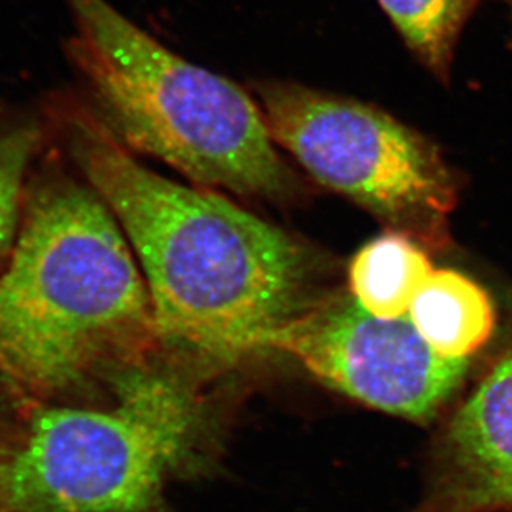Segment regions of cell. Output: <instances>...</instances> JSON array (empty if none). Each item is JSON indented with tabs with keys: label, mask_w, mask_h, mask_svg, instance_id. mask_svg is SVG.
Here are the masks:
<instances>
[{
	"label": "cell",
	"mask_w": 512,
	"mask_h": 512,
	"mask_svg": "<svg viewBox=\"0 0 512 512\" xmlns=\"http://www.w3.org/2000/svg\"><path fill=\"white\" fill-rule=\"evenodd\" d=\"M433 272L430 257L418 242L387 231L353 257L348 269L350 295L378 319H401Z\"/></svg>",
	"instance_id": "obj_9"
},
{
	"label": "cell",
	"mask_w": 512,
	"mask_h": 512,
	"mask_svg": "<svg viewBox=\"0 0 512 512\" xmlns=\"http://www.w3.org/2000/svg\"><path fill=\"white\" fill-rule=\"evenodd\" d=\"M271 353L294 358L327 387L363 405L425 421L458 390L469 360H448L410 317L378 319L352 295L325 294L274 337Z\"/></svg>",
	"instance_id": "obj_6"
},
{
	"label": "cell",
	"mask_w": 512,
	"mask_h": 512,
	"mask_svg": "<svg viewBox=\"0 0 512 512\" xmlns=\"http://www.w3.org/2000/svg\"><path fill=\"white\" fill-rule=\"evenodd\" d=\"M163 348L135 252L83 179L30 178L0 272V375L25 398L85 401Z\"/></svg>",
	"instance_id": "obj_2"
},
{
	"label": "cell",
	"mask_w": 512,
	"mask_h": 512,
	"mask_svg": "<svg viewBox=\"0 0 512 512\" xmlns=\"http://www.w3.org/2000/svg\"><path fill=\"white\" fill-rule=\"evenodd\" d=\"M44 141V121L37 116L0 113V272L17 241L30 170Z\"/></svg>",
	"instance_id": "obj_11"
},
{
	"label": "cell",
	"mask_w": 512,
	"mask_h": 512,
	"mask_svg": "<svg viewBox=\"0 0 512 512\" xmlns=\"http://www.w3.org/2000/svg\"><path fill=\"white\" fill-rule=\"evenodd\" d=\"M411 52L440 80L450 77L459 35L479 0H378Z\"/></svg>",
	"instance_id": "obj_10"
},
{
	"label": "cell",
	"mask_w": 512,
	"mask_h": 512,
	"mask_svg": "<svg viewBox=\"0 0 512 512\" xmlns=\"http://www.w3.org/2000/svg\"><path fill=\"white\" fill-rule=\"evenodd\" d=\"M408 317L423 340L448 360H469L491 339L496 324L488 292L451 269L431 274Z\"/></svg>",
	"instance_id": "obj_8"
},
{
	"label": "cell",
	"mask_w": 512,
	"mask_h": 512,
	"mask_svg": "<svg viewBox=\"0 0 512 512\" xmlns=\"http://www.w3.org/2000/svg\"><path fill=\"white\" fill-rule=\"evenodd\" d=\"M68 55L95 116L126 150L155 156L201 188L282 203L299 183L256 98L166 49L108 0H65Z\"/></svg>",
	"instance_id": "obj_4"
},
{
	"label": "cell",
	"mask_w": 512,
	"mask_h": 512,
	"mask_svg": "<svg viewBox=\"0 0 512 512\" xmlns=\"http://www.w3.org/2000/svg\"><path fill=\"white\" fill-rule=\"evenodd\" d=\"M57 118L68 155L130 241L166 350L223 375L271 353L324 297V262L309 242L221 191L153 173L85 108Z\"/></svg>",
	"instance_id": "obj_1"
},
{
	"label": "cell",
	"mask_w": 512,
	"mask_h": 512,
	"mask_svg": "<svg viewBox=\"0 0 512 512\" xmlns=\"http://www.w3.org/2000/svg\"><path fill=\"white\" fill-rule=\"evenodd\" d=\"M446 450L464 509L512 508V350L451 418Z\"/></svg>",
	"instance_id": "obj_7"
},
{
	"label": "cell",
	"mask_w": 512,
	"mask_h": 512,
	"mask_svg": "<svg viewBox=\"0 0 512 512\" xmlns=\"http://www.w3.org/2000/svg\"><path fill=\"white\" fill-rule=\"evenodd\" d=\"M276 145L320 184L421 247L450 246L458 188L440 151L393 116L297 83L254 88Z\"/></svg>",
	"instance_id": "obj_5"
},
{
	"label": "cell",
	"mask_w": 512,
	"mask_h": 512,
	"mask_svg": "<svg viewBox=\"0 0 512 512\" xmlns=\"http://www.w3.org/2000/svg\"><path fill=\"white\" fill-rule=\"evenodd\" d=\"M24 395H20L2 375H0V433L4 431L5 426L9 425L12 416L24 400Z\"/></svg>",
	"instance_id": "obj_12"
},
{
	"label": "cell",
	"mask_w": 512,
	"mask_h": 512,
	"mask_svg": "<svg viewBox=\"0 0 512 512\" xmlns=\"http://www.w3.org/2000/svg\"><path fill=\"white\" fill-rule=\"evenodd\" d=\"M218 373L161 348L85 401L24 398L0 433V512H163L211 453Z\"/></svg>",
	"instance_id": "obj_3"
}]
</instances>
